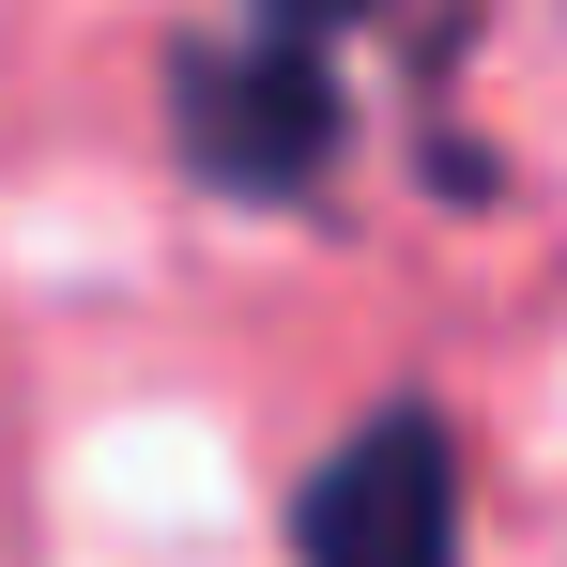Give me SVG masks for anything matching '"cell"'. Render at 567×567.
<instances>
[{
    "mask_svg": "<svg viewBox=\"0 0 567 567\" xmlns=\"http://www.w3.org/2000/svg\"><path fill=\"white\" fill-rule=\"evenodd\" d=\"M169 154L215 199H307L353 154V93H338L322 47H291V31L246 16L215 47H169Z\"/></svg>",
    "mask_w": 567,
    "mask_h": 567,
    "instance_id": "obj_1",
    "label": "cell"
},
{
    "mask_svg": "<svg viewBox=\"0 0 567 567\" xmlns=\"http://www.w3.org/2000/svg\"><path fill=\"white\" fill-rule=\"evenodd\" d=\"M291 553L307 567H461V430L430 399H383L369 430H338L322 475L291 491Z\"/></svg>",
    "mask_w": 567,
    "mask_h": 567,
    "instance_id": "obj_2",
    "label": "cell"
},
{
    "mask_svg": "<svg viewBox=\"0 0 567 567\" xmlns=\"http://www.w3.org/2000/svg\"><path fill=\"white\" fill-rule=\"evenodd\" d=\"M369 16H399V0H261V31H291V47H338V31H369Z\"/></svg>",
    "mask_w": 567,
    "mask_h": 567,
    "instance_id": "obj_3",
    "label": "cell"
}]
</instances>
